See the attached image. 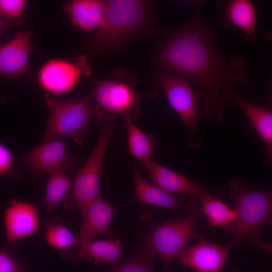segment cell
Returning <instances> with one entry per match:
<instances>
[{"label": "cell", "instance_id": "cell-1", "mask_svg": "<svg viewBox=\"0 0 272 272\" xmlns=\"http://www.w3.org/2000/svg\"><path fill=\"white\" fill-rule=\"evenodd\" d=\"M215 30L199 9L194 17L172 29L160 40L154 55L160 70L178 75L193 83L198 92L199 117L221 121L235 102L232 94L248 74L244 59L236 55L226 60L213 41Z\"/></svg>", "mask_w": 272, "mask_h": 272}, {"label": "cell", "instance_id": "cell-2", "mask_svg": "<svg viewBox=\"0 0 272 272\" xmlns=\"http://www.w3.org/2000/svg\"><path fill=\"white\" fill-rule=\"evenodd\" d=\"M105 3L104 22L86 42L88 50L94 54L123 49L154 26L155 7L151 1L109 0Z\"/></svg>", "mask_w": 272, "mask_h": 272}, {"label": "cell", "instance_id": "cell-3", "mask_svg": "<svg viewBox=\"0 0 272 272\" xmlns=\"http://www.w3.org/2000/svg\"><path fill=\"white\" fill-rule=\"evenodd\" d=\"M188 211L184 216L162 222H155L150 214H143L142 221L148 229L144 240L162 260V272H164L173 260L178 257L191 238L198 239L195 220L201 213V201L190 196Z\"/></svg>", "mask_w": 272, "mask_h": 272}, {"label": "cell", "instance_id": "cell-4", "mask_svg": "<svg viewBox=\"0 0 272 272\" xmlns=\"http://www.w3.org/2000/svg\"><path fill=\"white\" fill-rule=\"evenodd\" d=\"M49 113L42 142L71 138L83 145L91 120L101 111L92 94L62 99L45 96Z\"/></svg>", "mask_w": 272, "mask_h": 272}, {"label": "cell", "instance_id": "cell-5", "mask_svg": "<svg viewBox=\"0 0 272 272\" xmlns=\"http://www.w3.org/2000/svg\"><path fill=\"white\" fill-rule=\"evenodd\" d=\"M100 125L97 142L87 160L74 178L72 191L64 198L68 210L87 206L100 194V183L106 151L116 125L114 116L101 111L96 117Z\"/></svg>", "mask_w": 272, "mask_h": 272}, {"label": "cell", "instance_id": "cell-6", "mask_svg": "<svg viewBox=\"0 0 272 272\" xmlns=\"http://www.w3.org/2000/svg\"><path fill=\"white\" fill-rule=\"evenodd\" d=\"M228 188L229 195L239 215L230 243L237 247L243 239L249 242L258 237L259 231L265 225L272 226V189L249 188L238 178L232 180Z\"/></svg>", "mask_w": 272, "mask_h": 272}, {"label": "cell", "instance_id": "cell-7", "mask_svg": "<svg viewBox=\"0 0 272 272\" xmlns=\"http://www.w3.org/2000/svg\"><path fill=\"white\" fill-rule=\"evenodd\" d=\"M114 75L112 80H94L92 95L104 112L121 115L122 121H134L140 116L137 105L141 98L140 92L134 89L135 82L122 70L116 71Z\"/></svg>", "mask_w": 272, "mask_h": 272}, {"label": "cell", "instance_id": "cell-8", "mask_svg": "<svg viewBox=\"0 0 272 272\" xmlns=\"http://www.w3.org/2000/svg\"><path fill=\"white\" fill-rule=\"evenodd\" d=\"M157 80L170 105L187 128L189 134L190 147L193 149L198 148L202 139L197 124L198 117L197 93L187 80L171 72L159 70Z\"/></svg>", "mask_w": 272, "mask_h": 272}, {"label": "cell", "instance_id": "cell-9", "mask_svg": "<svg viewBox=\"0 0 272 272\" xmlns=\"http://www.w3.org/2000/svg\"><path fill=\"white\" fill-rule=\"evenodd\" d=\"M91 74L86 55L68 59L52 58L46 61L38 73V82L45 91L54 94L71 92L83 76Z\"/></svg>", "mask_w": 272, "mask_h": 272}, {"label": "cell", "instance_id": "cell-10", "mask_svg": "<svg viewBox=\"0 0 272 272\" xmlns=\"http://www.w3.org/2000/svg\"><path fill=\"white\" fill-rule=\"evenodd\" d=\"M25 160L32 170L38 173L56 170L66 172L77 166V159L67 153L66 142L61 139L42 142L27 154Z\"/></svg>", "mask_w": 272, "mask_h": 272}, {"label": "cell", "instance_id": "cell-11", "mask_svg": "<svg viewBox=\"0 0 272 272\" xmlns=\"http://www.w3.org/2000/svg\"><path fill=\"white\" fill-rule=\"evenodd\" d=\"M196 244L183 249L177 257L183 264L198 272H222L233 246H224L200 236Z\"/></svg>", "mask_w": 272, "mask_h": 272}, {"label": "cell", "instance_id": "cell-12", "mask_svg": "<svg viewBox=\"0 0 272 272\" xmlns=\"http://www.w3.org/2000/svg\"><path fill=\"white\" fill-rule=\"evenodd\" d=\"M116 210L115 206L101 195L81 209L82 222L76 236L80 243L102 235L115 238L111 223Z\"/></svg>", "mask_w": 272, "mask_h": 272}, {"label": "cell", "instance_id": "cell-13", "mask_svg": "<svg viewBox=\"0 0 272 272\" xmlns=\"http://www.w3.org/2000/svg\"><path fill=\"white\" fill-rule=\"evenodd\" d=\"M154 184L170 192L197 197L202 200L219 192L199 185L182 174L162 166L153 160L145 165Z\"/></svg>", "mask_w": 272, "mask_h": 272}, {"label": "cell", "instance_id": "cell-14", "mask_svg": "<svg viewBox=\"0 0 272 272\" xmlns=\"http://www.w3.org/2000/svg\"><path fill=\"white\" fill-rule=\"evenodd\" d=\"M31 31H21L0 48V74L13 80L27 75L31 50Z\"/></svg>", "mask_w": 272, "mask_h": 272}, {"label": "cell", "instance_id": "cell-15", "mask_svg": "<svg viewBox=\"0 0 272 272\" xmlns=\"http://www.w3.org/2000/svg\"><path fill=\"white\" fill-rule=\"evenodd\" d=\"M4 223L8 243L33 234L40 226L37 206L12 199L5 210Z\"/></svg>", "mask_w": 272, "mask_h": 272}, {"label": "cell", "instance_id": "cell-16", "mask_svg": "<svg viewBox=\"0 0 272 272\" xmlns=\"http://www.w3.org/2000/svg\"><path fill=\"white\" fill-rule=\"evenodd\" d=\"M135 201L150 205L181 209L188 205L190 196L173 193L148 182L136 166L133 167Z\"/></svg>", "mask_w": 272, "mask_h": 272}, {"label": "cell", "instance_id": "cell-17", "mask_svg": "<svg viewBox=\"0 0 272 272\" xmlns=\"http://www.w3.org/2000/svg\"><path fill=\"white\" fill-rule=\"evenodd\" d=\"M63 9L75 26L81 30L91 32L97 30L102 25L106 3L100 0H73L67 2Z\"/></svg>", "mask_w": 272, "mask_h": 272}, {"label": "cell", "instance_id": "cell-18", "mask_svg": "<svg viewBox=\"0 0 272 272\" xmlns=\"http://www.w3.org/2000/svg\"><path fill=\"white\" fill-rule=\"evenodd\" d=\"M247 117L265 147V161L272 166V109L248 101L237 92L232 95Z\"/></svg>", "mask_w": 272, "mask_h": 272}, {"label": "cell", "instance_id": "cell-19", "mask_svg": "<svg viewBox=\"0 0 272 272\" xmlns=\"http://www.w3.org/2000/svg\"><path fill=\"white\" fill-rule=\"evenodd\" d=\"M44 227L48 244L57 250L66 260L74 263L79 262L80 243L62 220L58 218L49 220L45 222Z\"/></svg>", "mask_w": 272, "mask_h": 272}, {"label": "cell", "instance_id": "cell-20", "mask_svg": "<svg viewBox=\"0 0 272 272\" xmlns=\"http://www.w3.org/2000/svg\"><path fill=\"white\" fill-rule=\"evenodd\" d=\"M120 240H94L80 243L79 257L96 264L104 263L112 266L119 262L123 249Z\"/></svg>", "mask_w": 272, "mask_h": 272}, {"label": "cell", "instance_id": "cell-21", "mask_svg": "<svg viewBox=\"0 0 272 272\" xmlns=\"http://www.w3.org/2000/svg\"><path fill=\"white\" fill-rule=\"evenodd\" d=\"M200 201L201 213L211 226L220 227L234 234L239 216L235 208L223 202L219 196H212Z\"/></svg>", "mask_w": 272, "mask_h": 272}, {"label": "cell", "instance_id": "cell-22", "mask_svg": "<svg viewBox=\"0 0 272 272\" xmlns=\"http://www.w3.org/2000/svg\"><path fill=\"white\" fill-rule=\"evenodd\" d=\"M131 119L122 121L127 131L128 144L131 155L144 165L155 160L154 155L157 144L156 138L147 134L137 126Z\"/></svg>", "mask_w": 272, "mask_h": 272}, {"label": "cell", "instance_id": "cell-23", "mask_svg": "<svg viewBox=\"0 0 272 272\" xmlns=\"http://www.w3.org/2000/svg\"><path fill=\"white\" fill-rule=\"evenodd\" d=\"M228 21L241 30L248 38L256 34L257 19L255 8L249 0H233L225 9Z\"/></svg>", "mask_w": 272, "mask_h": 272}, {"label": "cell", "instance_id": "cell-24", "mask_svg": "<svg viewBox=\"0 0 272 272\" xmlns=\"http://www.w3.org/2000/svg\"><path fill=\"white\" fill-rule=\"evenodd\" d=\"M156 255L142 240L130 256L118 262L103 272H156Z\"/></svg>", "mask_w": 272, "mask_h": 272}, {"label": "cell", "instance_id": "cell-25", "mask_svg": "<svg viewBox=\"0 0 272 272\" xmlns=\"http://www.w3.org/2000/svg\"><path fill=\"white\" fill-rule=\"evenodd\" d=\"M45 191V211H53L59 202L67 193L71 183L65 172L56 170L49 173Z\"/></svg>", "mask_w": 272, "mask_h": 272}, {"label": "cell", "instance_id": "cell-26", "mask_svg": "<svg viewBox=\"0 0 272 272\" xmlns=\"http://www.w3.org/2000/svg\"><path fill=\"white\" fill-rule=\"evenodd\" d=\"M26 4L25 0H1V26H15L22 23Z\"/></svg>", "mask_w": 272, "mask_h": 272}, {"label": "cell", "instance_id": "cell-27", "mask_svg": "<svg viewBox=\"0 0 272 272\" xmlns=\"http://www.w3.org/2000/svg\"><path fill=\"white\" fill-rule=\"evenodd\" d=\"M14 158L10 151L4 144L0 145V175L9 174L13 168Z\"/></svg>", "mask_w": 272, "mask_h": 272}, {"label": "cell", "instance_id": "cell-28", "mask_svg": "<svg viewBox=\"0 0 272 272\" xmlns=\"http://www.w3.org/2000/svg\"><path fill=\"white\" fill-rule=\"evenodd\" d=\"M0 272H21L16 261L5 250L0 252Z\"/></svg>", "mask_w": 272, "mask_h": 272}, {"label": "cell", "instance_id": "cell-29", "mask_svg": "<svg viewBox=\"0 0 272 272\" xmlns=\"http://www.w3.org/2000/svg\"><path fill=\"white\" fill-rule=\"evenodd\" d=\"M256 247L272 254V243L266 242L259 237L249 242Z\"/></svg>", "mask_w": 272, "mask_h": 272}, {"label": "cell", "instance_id": "cell-30", "mask_svg": "<svg viewBox=\"0 0 272 272\" xmlns=\"http://www.w3.org/2000/svg\"><path fill=\"white\" fill-rule=\"evenodd\" d=\"M265 40L266 42L270 43L272 45V32H269L266 34L265 37ZM271 105H272V99H271Z\"/></svg>", "mask_w": 272, "mask_h": 272}]
</instances>
